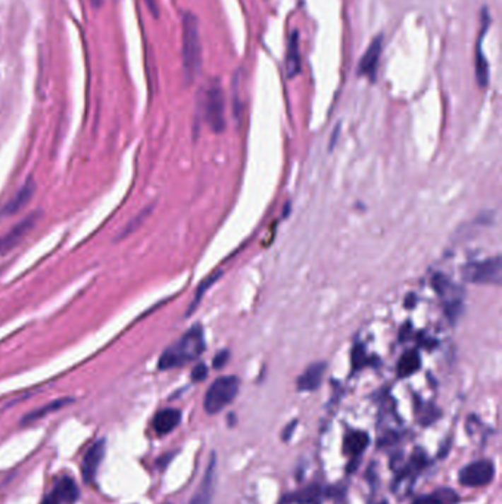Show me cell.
I'll list each match as a JSON object with an SVG mask.
<instances>
[{
	"label": "cell",
	"mask_w": 502,
	"mask_h": 504,
	"mask_svg": "<svg viewBox=\"0 0 502 504\" xmlns=\"http://www.w3.org/2000/svg\"><path fill=\"white\" fill-rule=\"evenodd\" d=\"M296 421H293L292 423H289L288 426H286L284 428V430L281 432V438H283V441H289L291 438H292V433H293V430H295V428H296Z\"/></svg>",
	"instance_id": "obj_26"
},
{
	"label": "cell",
	"mask_w": 502,
	"mask_h": 504,
	"mask_svg": "<svg viewBox=\"0 0 502 504\" xmlns=\"http://www.w3.org/2000/svg\"><path fill=\"white\" fill-rule=\"evenodd\" d=\"M145 2H146V5L149 6L151 12H152L155 16H158V0H145Z\"/></svg>",
	"instance_id": "obj_27"
},
{
	"label": "cell",
	"mask_w": 502,
	"mask_h": 504,
	"mask_svg": "<svg viewBox=\"0 0 502 504\" xmlns=\"http://www.w3.org/2000/svg\"><path fill=\"white\" fill-rule=\"evenodd\" d=\"M382 52H383V36L379 34V36L370 43L360 64H358V74L367 77L370 81H374L375 76H378V66H379Z\"/></svg>",
	"instance_id": "obj_10"
},
{
	"label": "cell",
	"mask_w": 502,
	"mask_h": 504,
	"mask_svg": "<svg viewBox=\"0 0 502 504\" xmlns=\"http://www.w3.org/2000/svg\"><path fill=\"white\" fill-rule=\"evenodd\" d=\"M228 357H230V354H228L227 350H224V351H221L220 354L215 356V358H214V368H215V369H223V368L226 366V364H227V361H228Z\"/></svg>",
	"instance_id": "obj_25"
},
{
	"label": "cell",
	"mask_w": 502,
	"mask_h": 504,
	"mask_svg": "<svg viewBox=\"0 0 502 504\" xmlns=\"http://www.w3.org/2000/svg\"><path fill=\"white\" fill-rule=\"evenodd\" d=\"M206 376H208V369H206L205 364H198V366H196V368L193 369V372H192V379H193L194 382H201V380H204Z\"/></svg>",
	"instance_id": "obj_24"
},
{
	"label": "cell",
	"mask_w": 502,
	"mask_h": 504,
	"mask_svg": "<svg viewBox=\"0 0 502 504\" xmlns=\"http://www.w3.org/2000/svg\"><path fill=\"white\" fill-rule=\"evenodd\" d=\"M42 504H61V503H59L55 497H53V496L50 494V496H49V497H47V498L42 503Z\"/></svg>",
	"instance_id": "obj_28"
},
{
	"label": "cell",
	"mask_w": 502,
	"mask_h": 504,
	"mask_svg": "<svg viewBox=\"0 0 502 504\" xmlns=\"http://www.w3.org/2000/svg\"><path fill=\"white\" fill-rule=\"evenodd\" d=\"M205 351V336L199 324L193 326L190 330L173 344L159 358V369L168 370L185 366V364L198 358Z\"/></svg>",
	"instance_id": "obj_1"
},
{
	"label": "cell",
	"mask_w": 502,
	"mask_h": 504,
	"mask_svg": "<svg viewBox=\"0 0 502 504\" xmlns=\"http://www.w3.org/2000/svg\"><path fill=\"white\" fill-rule=\"evenodd\" d=\"M215 469H217V457H215V453H212L205 476L199 485V488L196 490L190 504H211L215 488V475H217Z\"/></svg>",
	"instance_id": "obj_11"
},
{
	"label": "cell",
	"mask_w": 502,
	"mask_h": 504,
	"mask_svg": "<svg viewBox=\"0 0 502 504\" xmlns=\"http://www.w3.org/2000/svg\"><path fill=\"white\" fill-rule=\"evenodd\" d=\"M433 285L436 292L440 295V297L445 300V308H446V315L450 316V319L454 322L457 320V317L461 315L462 310V293L457 295V292H461L457 286L453 285L451 281H448L445 276L438 274L433 279Z\"/></svg>",
	"instance_id": "obj_7"
},
{
	"label": "cell",
	"mask_w": 502,
	"mask_h": 504,
	"mask_svg": "<svg viewBox=\"0 0 502 504\" xmlns=\"http://www.w3.org/2000/svg\"><path fill=\"white\" fill-rule=\"evenodd\" d=\"M461 273H462L464 281H467L470 283L499 286L502 282L501 257L496 255L494 258L485 259V262H479V263L464 266Z\"/></svg>",
	"instance_id": "obj_4"
},
{
	"label": "cell",
	"mask_w": 502,
	"mask_h": 504,
	"mask_svg": "<svg viewBox=\"0 0 502 504\" xmlns=\"http://www.w3.org/2000/svg\"><path fill=\"white\" fill-rule=\"evenodd\" d=\"M494 478L495 464L492 460H476L467 466H464L458 474L460 484L464 486H470V488L489 485Z\"/></svg>",
	"instance_id": "obj_6"
},
{
	"label": "cell",
	"mask_w": 502,
	"mask_h": 504,
	"mask_svg": "<svg viewBox=\"0 0 502 504\" xmlns=\"http://www.w3.org/2000/svg\"><path fill=\"white\" fill-rule=\"evenodd\" d=\"M240 380L236 376L218 377L209 387L205 395L204 407L208 414H217L224 410L230 403L235 402L239 394Z\"/></svg>",
	"instance_id": "obj_3"
},
{
	"label": "cell",
	"mask_w": 502,
	"mask_h": 504,
	"mask_svg": "<svg viewBox=\"0 0 502 504\" xmlns=\"http://www.w3.org/2000/svg\"><path fill=\"white\" fill-rule=\"evenodd\" d=\"M105 445H106L105 440H99L91 448H88L87 453L84 455L81 471H83L84 481L88 484L95 479V476L98 474V469H99V466L103 460V456H105V450H106Z\"/></svg>",
	"instance_id": "obj_12"
},
{
	"label": "cell",
	"mask_w": 502,
	"mask_h": 504,
	"mask_svg": "<svg viewBox=\"0 0 502 504\" xmlns=\"http://www.w3.org/2000/svg\"><path fill=\"white\" fill-rule=\"evenodd\" d=\"M205 119L215 133H221L226 129V99L221 86L212 83L205 92L204 99Z\"/></svg>",
	"instance_id": "obj_5"
},
{
	"label": "cell",
	"mask_w": 502,
	"mask_h": 504,
	"mask_svg": "<svg viewBox=\"0 0 502 504\" xmlns=\"http://www.w3.org/2000/svg\"><path fill=\"white\" fill-rule=\"evenodd\" d=\"M182 421V411L177 409H164L160 410L153 419V428L160 435H165L170 433L173 429H175Z\"/></svg>",
	"instance_id": "obj_16"
},
{
	"label": "cell",
	"mask_w": 502,
	"mask_h": 504,
	"mask_svg": "<svg viewBox=\"0 0 502 504\" xmlns=\"http://www.w3.org/2000/svg\"><path fill=\"white\" fill-rule=\"evenodd\" d=\"M201 65L202 47L198 18L192 12H186L183 16V66L189 81L199 74Z\"/></svg>",
	"instance_id": "obj_2"
},
{
	"label": "cell",
	"mask_w": 502,
	"mask_h": 504,
	"mask_svg": "<svg viewBox=\"0 0 502 504\" xmlns=\"http://www.w3.org/2000/svg\"><path fill=\"white\" fill-rule=\"evenodd\" d=\"M69 402H71L69 398H65V399H58V402L52 403V404H49V406H46V407L40 409V410H35V411H33L31 414H28V416L25 417L24 422H30V421L40 419V417H43L45 414H47V413H50V411H53V410H58V409L65 407V404H68Z\"/></svg>",
	"instance_id": "obj_23"
},
{
	"label": "cell",
	"mask_w": 502,
	"mask_h": 504,
	"mask_svg": "<svg viewBox=\"0 0 502 504\" xmlns=\"http://www.w3.org/2000/svg\"><path fill=\"white\" fill-rule=\"evenodd\" d=\"M91 2L95 5V6H99L102 4V0H91Z\"/></svg>",
	"instance_id": "obj_29"
},
{
	"label": "cell",
	"mask_w": 502,
	"mask_h": 504,
	"mask_svg": "<svg viewBox=\"0 0 502 504\" xmlns=\"http://www.w3.org/2000/svg\"><path fill=\"white\" fill-rule=\"evenodd\" d=\"M420 368H421V360L419 353L416 350H409L404 353V356L398 363V376L408 377L411 375H414Z\"/></svg>",
	"instance_id": "obj_21"
},
{
	"label": "cell",
	"mask_w": 502,
	"mask_h": 504,
	"mask_svg": "<svg viewBox=\"0 0 502 504\" xmlns=\"http://www.w3.org/2000/svg\"><path fill=\"white\" fill-rule=\"evenodd\" d=\"M491 25V16L488 13V9L483 8L481 11V28H480V36L476 45V80L480 88H486L489 83V62L483 54V39H485V34Z\"/></svg>",
	"instance_id": "obj_9"
},
{
	"label": "cell",
	"mask_w": 502,
	"mask_h": 504,
	"mask_svg": "<svg viewBox=\"0 0 502 504\" xmlns=\"http://www.w3.org/2000/svg\"><path fill=\"white\" fill-rule=\"evenodd\" d=\"M286 69H288L289 78H293L300 73V50H299L298 31H293L289 39L288 57H286Z\"/></svg>",
	"instance_id": "obj_18"
},
{
	"label": "cell",
	"mask_w": 502,
	"mask_h": 504,
	"mask_svg": "<svg viewBox=\"0 0 502 504\" xmlns=\"http://www.w3.org/2000/svg\"><path fill=\"white\" fill-rule=\"evenodd\" d=\"M370 444L368 433L364 430H349L344 438V453L349 456L348 474H354L360 459Z\"/></svg>",
	"instance_id": "obj_8"
},
{
	"label": "cell",
	"mask_w": 502,
	"mask_h": 504,
	"mask_svg": "<svg viewBox=\"0 0 502 504\" xmlns=\"http://www.w3.org/2000/svg\"><path fill=\"white\" fill-rule=\"evenodd\" d=\"M52 496L55 497L59 503H65V504H73L77 501L80 491L77 484L71 479V478H62L58 485L55 486V490H53Z\"/></svg>",
	"instance_id": "obj_19"
},
{
	"label": "cell",
	"mask_w": 502,
	"mask_h": 504,
	"mask_svg": "<svg viewBox=\"0 0 502 504\" xmlns=\"http://www.w3.org/2000/svg\"><path fill=\"white\" fill-rule=\"evenodd\" d=\"M439 417H440V410L436 409L433 404L421 406L419 410V421L424 426L432 425L435 421L439 419Z\"/></svg>",
	"instance_id": "obj_22"
},
{
	"label": "cell",
	"mask_w": 502,
	"mask_h": 504,
	"mask_svg": "<svg viewBox=\"0 0 502 504\" xmlns=\"http://www.w3.org/2000/svg\"><path fill=\"white\" fill-rule=\"evenodd\" d=\"M327 364L325 361H318L311 364V366L305 370L299 377H298V391L302 392H310V391H315L322 382V377H325V372H326Z\"/></svg>",
	"instance_id": "obj_13"
},
{
	"label": "cell",
	"mask_w": 502,
	"mask_h": 504,
	"mask_svg": "<svg viewBox=\"0 0 502 504\" xmlns=\"http://www.w3.org/2000/svg\"><path fill=\"white\" fill-rule=\"evenodd\" d=\"M34 189H35L34 182L28 180L20 190H18V192L15 194V197L5 205V208L2 210V214L4 216L16 214L24 205L28 204V201L31 199V197L34 194Z\"/></svg>",
	"instance_id": "obj_17"
},
{
	"label": "cell",
	"mask_w": 502,
	"mask_h": 504,
	"mask_svg": "<svg viewBox=\"0 0 502 504\" xmlns=\"http://www.w3.org/2000/svg\"><path fill=\"white\" fill-rule=\"evenodd\" d=\"M325 494H326V491L322 490L320 485L314 484L300 491L284 496L281 498L280 504H293V503H296V504H318L321 497Z\"/></svg>",
	"instance_id": "obj_15"
},
{
	"label": "cell",
	"mask_w": 502,
	"mask_h": 504,
	"mask_svg": "<svg viewBox=\"0 0 502 504\" xmlns=\"http://www.w3.org/2000/svg\"><path fill=\"white\" fill-rule=\"evenodd\" d=\"M34 223H35V214H31L24 221L18 223L11 232L0 238V254H5L9 250H12L15 245H18V242H20L31 230Z\"/></svg>",
	"instance_id": "obj_14"
},
{
	"label": "cell",
	"mask_w": 502,
	"mask_h": 504,
	"mask_svg": "<svg viewBox=\"0 0 502 504\" xmlns=\"http://www.w3.org/2000/svg\"><path fill=\"white\" fill-rule=\"evenodd\" d=\"M458 500V494L454 490L440 488L433 494H427L416 498L412 504H457Z\"/></svg>",
	"instance_id": "obj_20"
}]
</instances>
